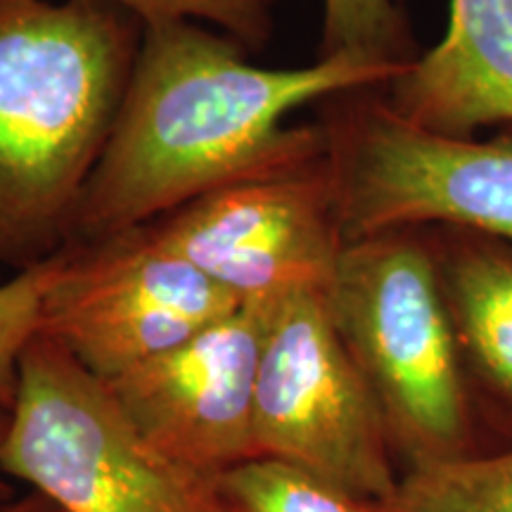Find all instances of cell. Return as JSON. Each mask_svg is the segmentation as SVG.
Listing matches in <instances>:
<instances>
[{
    "label": "cell",
    "instance_id": "obj_5",
    "mask_svg": "<svg viewBox=\"0 0 512 512\" xmlns=\"http://www.w3.org/2000/svg\"><path fill=\"white\" fill-rule=\"evenodd\" d=\"M316 105L344 245L418 226L512 242V126L494 138L441 136L403 119L382 86Z\"/></svg>",
    "mask_w": 512,
    "mask_h": 512
},
{
    "label": "cell",
    "instance_id": "obj_1",
    "mask_svg": "<svg viewBox=\"0 0 512 512\" xmlns=\"http://www.w3.org/2000/svg\"><path fill=\"white\" fill-rule=\"evenodd\" d=\"M247 55L207 24H145L112 136L76 209L72 242L143 226L223 185L323 155V128L287 126V114L344 91L387 86L403 69L351 55L268 69Z\"/></svg>",
    "mask_w": 512,
    "mask_h": 512
},
{
    "label": "cell",
    "instance_id": "obj_16",
    "mask_svg": "<svg viewBox=\"0 0 512 512\" xmlns=\"http://www.w3.org/2000/svg\"><path fill=\"white\" fill-rule=\"evenodd\" d=\"M60 252L0 285V408L12 411L19 384V358L41 325L43 294Z\"/></svg>",
    "mask_w": 512,
    "mask_h": 512
},
{
    "label": "cell",
    "instance_id": "obj_6",
    "mask_svg": "<svg viewBox=\"0 0 512 512\" xmlns=\"http://www.w3.org/2000/svg\"><path fill=\"white\" fill-rule=\"evenodd\" d=\"M325 290L294 287L261 302L256 458L285 460L351 494L389 503L399 463L380 408L337 335Z\"/></svg>",
    "mask_w": 512,
    "mask_h": 512
},
{
    "label": "cell",
    "instance_id": "obj_10",
    "mask_svg": "<svg viewBox=\"0 0 512 512\" xmlns=\"http://www.w3.org/2000/svg\"><path fill=\"white\" fill-rule=\"evenodd\" d=\"M382 93L403 119L441 136L512 126V0H448L444 38Z\"/></svg>",
    "mask_w": 512,
    "mask_h": 512
},
{
    "label": "cell",
    "instance_id": "obj_11",
    "mask_svg": "<svg viewBox=\"0 0 512 512\" xmlns=\"http://www.w3.org/2000/svg\"><path fill=\"white\" fill-rule=\"evenodd\" d=\"M467 392L491 451L512 446V242L427 226Z\"/></svg>",
    "mask_w": 512,
    "mask_h": 512
},
{
    "label": "cell",
    "instance_id": "obj_9",
    "mask_svg": "<svg viewBox=\"0 0 512 512\" xmlns=\"http://www.w3.org/2000/svg\"><path fill=\"white\" fill-rule=\"evenodd\" d=\"M261 344L264 304L249 302L107 384L147 444L176 463L221 477L256 458Z\"/></svg>",
    "mask_w": 512,
    "mask_h": 512
},
{
    "label": "cell",
    "instance_id": "obj_17",
    "mask_svg": "<svg viewBox=\"0 0 512 512\" xmlns=\"http://www.w3.org/2000/svg\"><path fill=\"white\" fill-rule=\"evenodd\" d=\"M0 512H62L53 501H48L43 494H29L19 501H12L8 505H3Z\"/></svg>",
    "mask_w": 512,
    "mask_h": 512
},
{
    "label": "cell",
    "instance_id": "obj_18",
    "mask_svg": "<svg viewBox=\"0 0 512 512\" xmlns=\"http://www.w3.org/2000/svg\"><path fill=\"white\" fill-rule=\"evenodd\" d=\"M8 430H10V411L0 408V448H3V444H5ZM8 503H12V486L5 482L3 470H0V508H3V505H8Z\"/></svg>",
    "mask_w": 512,
    "mask_h": 512
},
{
    "label": "cell",
    "instance_id": "obj_12",
    "mask_svg": "<svg viewBox=\"0 0 512 512\" xmlns=\"http://www.w3.org/2000/svg\"><path fill=\"white\" fill-rule=\"evenodd\" d=\"M394 512H512V446L401 472Z\"/></svg>",
    "mask_w": 512,
    "mask_h": 512
},
{
    "label": "cell",
    "instance_id": "obj_13",
    "mask_svg": "<svg viewBox=\"0 0 512 512\" xmlns=\"http://www.w3.org/2000/svg\"><path fill=\"white\" fill-rule=\"evenodd\" d=\"M233 512H394L389 503L342 489L275 458H252L219 477Z\"/></svg>",
    "mask_w": 512,
    "mask_h": 512
},
{
    "label": "cell",
    "instance_id": "obj_3",
    "mask_svg": "<svg viewBox=\"0 0 512 512\" xmlns=\"http://www.w3.org/2000/svg\"><path fill=\"white\" fill-rule=\"evenodd\" d=\"M325 297L401 472L491 453L467 392L430 228L347 242Z\"/></svg>",
    "mask_w": 512,
    "mask_h": 512
},
{
    "label": "cell",
    "instance_id": "obj_14",
    "mask_svg": "<svg viewBox=\"0 0 512 512\" xmlns=\"http://www.w3.org/2000/svg\"><path fill=\"white\" fill-rule=\"evenodd\" d=\"M422 53L413 24L396 0H323L320 55H351L406 67Z\"/></svg>",
    "mask_w": 512,
    "mask_h": 512
},
{
    "label": "cell",
    "instance_id": "obj_2",
    "mask_svg": "<svg viewBox=\"0 0 512 512\" xmlns=\"http://www.w3.org/2000/svg\"><path fill=\"white\" fill-rule=\"evenodd\" d=\"M143 31L105 0H0V268L72 242Z\"/></svg>",
    "mask_w": 512,
    "mask_h": 512
},
{
    "label": "cell",
    "instance_id": "obj_15",
    "mask_svg": "<svg viewBox=\"0 0 512 512\" xmlns=\"http://www.w3.org/2000/svg\"><path fill=\"white\" fill-rule=\"evenodd\" d=\"M136 15L143 24L197 22L256 53L273 34V12L280 0H105Z\"/></svg>",
    "mask_w": 512,
    "mask_h": 512
},
{
    "label": "cell",
    "instance_id": "obj_4",
    "mask_svg": "<svg viewBox=\"0 0 512 512\" xmlns=\"http://www.w3.org/2000/svg\"><path fill=\"white\" fill-rule=\"evenodd\" d=\"M0 470L62 512H233L219 477L147 444L110 384L46 332H36L19 358Z\"/></svg>",
    "mask_w": 512,
    "mask_h": 512
},
{
    "label": "cell",
    "instance_id": "obj_7",
    "mask_svg": "<svg viewBox=\"0 0 512 512\" xmlns=\"http://www.w3.org/2000/svg\"><path fill=\"white\" fill-rule=\"evenodd\" d=\"M240 306L143 223L62 249L38 332L112 382Z\"/></svg>",
    "mask_w": 512,
    "mask_h": 512
},
{
    "label": "cell",
    "instance_id": "obj_8",
    "mask_svg": "<svg viewBox=\"0 0 512 512\" xmlns=\"http://www.w3.org/2000/svg\"><path fill=\"white\" fill-rule=\"evenodd\" d=\"M147 226L240 304L328 287L344 249L325 152L223 185Z\"/></svg>",
    "mask_w": 512,
    "mask_h": 512
}]
</instances>
